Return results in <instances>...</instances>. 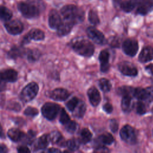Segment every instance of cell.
<instances>
[{
  "label": "cell",
  "mask_w": 153,
  "mask_h": 153,
  "mask_svg": "<svg viewBox=\"0 0 153 153\" xmlns=\"http://www.w3.org/2000/svg\"><path fill=\"white\" fill-rule=\"evenodd\" d=\"M17 8L22 16L27 19H33L39 16L45 10V4L42 0H26L17 4Z\"/></svg>",
  "instance_id": "6da1fadb"
},
{
  "label": "cell",
  "mask_w": 153,
  "mask_h": 153,
  "mask_svg": "<svg viewBox=\"0 0 153 153\" xmlns=\"http://www.w3.org/2000/svg\"><path fill=\"white\" fill-rule=\"evenodd\" d=\"M63 19L73 21L75 24L83 20L84 13L74 5L69 4L63 6L60 10Z\"/></svg>",
  "instance_id": "7a4b0ae2"
},
{
  "label": "cell",
  "mask_w": 153,
  "mask_h": 153,
  "mask_svg": "<svg viewBox=\"0 0 153 153\" xmlns=\"http://www.w3.org/2000/svg\"><path fill=\"white\" fill-rule=\"evenodd\" d=\"M71 47L76 53L84 57H88L94 54V45L91 42L85 39L75 40L72 42Z\"/></svg>",
  "instance_id": "3957f363"
},
{
  "label": "cell",
  "mask_w": 153,
  "mask_h": 153,
  "mask_svg": "<svg viewBox=\"0 0 153 153\" xmlns=\"http://www.w3.org/2000/svg\"><path fill=\"white\" fill-rule=\"evenodd\" d=\"M38 90L39 87L38 84L35 82H31L23 88L20 94V98L25 103L30 102L36 97Z\"/></svg>",
  "instance_id": "277c9868"
},
{
  "label": "cell",
  "mask_w": 153,
  "mask_h": 153,
  "mask_svg": "<svg viewBox=\"0 0 153 153\" xmlns=\"http://www.w3.org/2000/svg\"><path fill=\"white\" fill-rule=\"evenodd\" d=\"M60 109L59 105L53 102H47L42 106L41 112L44 118L51 121L56 118Z\"/></svg>",
  "instance_id": "5b68a950"
},
{
  "label": "cell",
  "mask_w": 153,
  "mask_h": 153,
  "mask_svg": "<svg viewBox=\"0 0 153 153\" xmlns=\"http://www.w3.org/2000/svg\"><path fill=\"white\" fill-rule=\"evenodd\" d=\"M133 96L139 100L150 103L153 100V86L147 87L145 88H134Z\"/></svg>",
  "instance_id": "8992f818"
},
{
  "label": "cell",
  "mask_w": 153,
  "mask_h": 153,
  "mask_svg": "<svg viewBox=\"0 0 153 153\" xmlns=\"http://www.w3.org/2000/svg\"><path fill=\"white\" fill-rule=\"evenodd\" d=\"M120 135L121 139L128 144H134L136 142V136L134 129L129 125L124 126L120 130Z\"/></svg>",
  "instance_id": "52a82bcc"
},
{
  "label": "cell",
  "mask_w": 153,
  "mask_h": 153,
  "mask_svg": "<svg viewBox=\"0 0 153 153\" xmlns=\"http://www.w3.org/2000/svg\"><path fill=\"white\" fill-rule=\"evenodd\" d=\"M4 27L7 31L11 35H17L20 34L24 29L22 22L17 19L8 20L4 23Z\"/></svg>",
  "instance_id": "ba28073f"
},
{
  "label": "cell",
  "mask_w": 153,
  "mask_h": 153,
  "mask_svg": "<svg viewBox=\"0 0 153 153\" xmlns=\"http://www.w3.org/2000/svg\"><path fill=\"white\" fill-rule=\"evenodd\" d=\"M45 38L44 32L39 29H32L29 32L24 36L22 44L25 45L29 44L32 40L33 41H42Z\"/></svg>",
  "instance_id": "9c48e42d"
},
{
  "label": "cell",
  "mask_w": 153,
  "mask_h": 153,
  "mask_svg": "<svg viewBox=\"0 0 153 153\" xmlns=\"http://www.w3.org/2000/svg\"><path fill=\"white\" fill-rule=\"evenodd\" d=\"M122 48L123 51L129 56H134L137 52L139 45L137 41L132 38H128L126 39L123 44Z\"/></svg>",
  "instance_id": "30bf717a"
},
{
  "label": "cell",
  "mask_w": 153,
  "mask_h": 153,
  "mask_svg": "<svg viewBox=\"0 0 153 153\" xmlns=\"http://www.w3.org/2000/svg\"><path fill=\"white\" fill-rule=\"evenodd\" d=\"M88 36L95 43L103 45L106 42V39L104 35L99 30L94 27H88L87 29Z\"/></svg>",
  "instance_id": "8fae6325"
},
{
  "label": "cell",
  "mask_w": 153,
  "mask_h": 153,
  "mask_svg": "<svg viewBox=\"0 0 153 153\" xmlns=\"http://www.w3.org/2000/svg\"><path fill=\"white\" fill-rule=\"evenodd\" d=\"M119 71L124 75L135 76L137 75V68L132 64L127 62H123L118 65Z\"/></svg>",
  "instance_id": "7c38bea8"
},
{
  "label": "cell",
  "mask_w": 153,
  "mask_h": 153,
  "mask_svg": "<svg viewBox=\"0 0 153 153\" xmlns=\"http://www.w3.org/2000/svg\"><path fill=\"white\" fill-rule=\"evenodd\" d=\"M0 78L5 82H14L18 78V73L13 69H4L0 71Z\"/></svg>",
  "instance_id": "4fadbf2b"
},
{
  "label": "cell",
  "mask_w": 153,
  "mask_h": 153,
  "mask_svg": "<svg viewBox=\"0 0 153 153\" xmlns=\"http://www.w3.org/2000/svg\"><path fill=\"white\" fill-rule=\"evenodd\" d=\"M70 94L67 90L62 88H57L50 93L49 97L57 101H64L66 100Z\"/></svg>",
  "instance_id": "5bb4252c"
},
{
  "label": "cell",
  "mask_w": 153,
  "mask_h": 153,
  "mask_svg": "<svg viewBox=\"0 0 153 153\" xmlns=\"http://www.w3.org/2000/svg\"><path fill=\"white\" fill-rule=\"evenodd\" d=\"M62 19L57 10H51L48 14V25L53 29H57L62 23Z\"/></svg>",
  "instance_id": "9a60e30c"
},
{
  "label": "cell",
  "mask_w": 153,
  "mask_h": 153,
  "mask_svg": "<svg viewBox=\"0 0 153 153\" xmlns=\"http://www.w3.org/2000/svg\"><path fill=\"white\" fill-rule=\"evenodd\" d=\"M136 14L145 15L153 8V3L150 0H139L137 5Z\"/></svg>",
  "instance_id": "2e32d148"
},
{
  "label": "cell",
  "mask_w": 153,
  "mask_h": 153,
  "mask_svg": "<svg viewBox=\"0 0 153 153\" xmlns=\"http://www.w3.org/2000/svg\"><path fill=\"white\" fill-rule=\"evenodd\" d=\"M50 142L49 136L47 134H45L40 136L36 140H35L33 143V148L34 151L44 150L48 146L49 143Z\"/></svg>",
  "instance_id": "e0dca14e"
},
{
  "label": "cell",
  "mask_w": 153,
  "mask_h": 153,
  "mask_svg": "<svg viewBox=\"0 0 153 153\" xmlns=\"http://www.w3.org/2000/svg\"><path fill=\"white\" fill-rule=\"evenodd\" d=\"M75 24V23L73 21L63 19L60 26L57 29V34L59 36H65L68 35L71 32Z\"/></svg>",
  "instance_id": "ac0fdd59"
},
{
  "label": "cell",
  "mask_w": 153,
  "mask_h": 153,
  "mask_svg": "<svg viewBox=\"0 0 153 153\" xmlns=\"http://www.w3.org/2000/svg\"><path fill=\"white\" fill-rule=\"evenodd\" d=\"M87 95L92 106H97L100 103L101 100L100 94L98 90L95 87H91L88 90Z\"/></svg>",
  "instance_id": "d6986e66"
},
{
  "label": "cell",
  "mask_w": 153,
  "mask_h": 153,
  "mask_svg": "<svg viewBox=\"0 0 153 153\" xmlns=\"http://www.w3.org/2000/svg\"><path fill=\"white\" fill-rule=\"evenodd\" d=\"M109 53L107 50H103L100 51L99 59L100 62V70L102 72H106L109 69Z\"/></svg>",
  "instance_id": "ffe728a7"
},
{
  "label": "cell",
  "mask_w": 153,
  "mask_h": 153,
  "mask_svg": "<svg viewBox=\"0 0 153 153\" xmlns=\"http://www.w3.org/2000/svg\"><path fill=\"white\" fill-rule=\"evenodd\" d=\"M26 51L27 50L22 46L14 45L8 52L7 56L9 59L16 60L25 55L26 54Z\"/></svg>",
  "instance_id": "44dd1931"
},
{
  "label": "cell",
  "mask_w": 153,
  "mask_h": 153,
  "mask_svg": "<svg viewBox=\"0 0 153 153\" xmlns=\"http://www.w3.org/2000/svg\"><path fill=\"white\" fill-rule=\"evenodd\" d=\"M153 59V47L146 46L143 48L139 56V60L142 63L149 62Z\"/></svg>",
  "instance_id": "7402d4cb"
},
{
  "label": "cell",
  "mask_w": 153,
  "mask_h": 153,
  "mask_svg": "<svg viewBox=\"0 0 153 153\" xmlns=\"http://www.w3.org/2000/svg\"><path fill=\"white\" fill-rule=\"evenodd\" d=\"M26 134L18 128H11L7 132V136L13 142H18L22 141L25 136Z\"/></svg>",
  "instance_id": "603a6c76"
},
{
  "label": "cell",
  "mask_w": 153,
  "mask_h": 153,
  "mask_svg": "<svg viewBox=\"0 0 153 153\" xmlns=\"http://www.w3.org/2000/svg\"><path fill=\"white\" fill-rule=\"evenodd\" d=\"M50 142L53 144L58 145L60 146H66V142L61 133L57 130L53 131L48 134Z\"/></svg>",
  "instance_id": "cb8c5ba5"
},
{
  "label": "cell",
  "mask_w": 153,
  "mask_h": 153,
  "mask_svg": "<svg viewBox=\"0 0 153 153\" xmlns=\"http://www.w3.org/2000/svg\"><path fill=\"white\" fill-rule=\"evenodd\" d=\"M139 1V0H125L121 1L120 7L126 13H129L137 7Z\"/></svg>",
  "instance_id": "d4e9b609"
},
{
  "label": "cell",
  "mask_w": 153,
  "mask_h": 153,
  "mask_svg": "<svg viewBox=\"0 0 153 153\" xmlns=\"http://www.w3.org/2000/svg\"><path fill=\"white\" fill-rule=\"evenodd\" d=\"M27 59L30 62H35L37 61L41 56V51L37 48L27 50L26 54Z\"/></svg>",
  "instance_id": "484cf974"
},
{
  "label": "cell",
  "mask_w": 153,
  "mask_h": 153,
  "mask_svg": "<svg viewBox=\"0 0 153 153\" xmlns=\"http://www.w3.org/2000/svg\"><path fill=\"white\" fill-rule=\"evenodd\" d=\"M121 106L122 110L124 112H130L132 108V102H131V96H123Z\"/></svg>",
  "instance_id": "4316f807"
},
{
  "label": "cell",
  "mask_w": 153,
  "mask_h": 153,
  "mask_svg": "<svg viewBox=\"0 0 153 153\" xmlns=\"http://www.w3.org/2000/svg\"><path fill=\"white\" fill-rule=\"evenodd\" d=\"M13 17L12 11L6 7L0 6V20L2 21H8Z\"/></svg>",
  "instance_id": "83f0119b"
},
{
  "label": "cell",
  "mask_w": 153,
  "mask_h": 153,
  "mask_svg": "<svg viewBox=\"0 0 153 153\" xmlns=\"http://www.w3.org/2000/svg\"><path fill=\"white\" fill-rule=\"evenodd\" d=\"M134 88L130 86H122L117 88V92L118 94L124 96H132L133 95Z\"/></svg>",
  "instance_id": "f1b7e54d"
},
{
  "label": "cell",
  "mask_w": 153,
  "mask_h": 153,
  "mask_svg": "<svg viewBox=\"0 0 153 153\" xmlns=\"http://www.w3.org/2000/svg\"><path fill=\"white\" fill-rule=\"evenodd\" d=\"M81 142L84 144L90 142L92 138V134L91 131L87 128H84L80 132Z\"/></svg>",
  "instance_id": "f546056e"
},
{
  "label": "cell",
  "mask_w": 153,
  "mask_h": 153,
  "mask_svg": "<svg viewBox=\"0 0 153 153\" xmlns=\"http://www.w3.org/2000/svg\"><path fill=\"white\" fill-rule=\"evenodd\" d=\"M36 133L33 130H29L26 134L22 142L26 145H32L35 141Z\"/></svg>",
  "instance_id": "4dcf8cb0"
},
{
  "label": "cell",
  "mask_w": 153,
  "mask_h": 153,
  "mask_svg": "<svg viewBox=\"0 0 153 153\" xmlns=\"http://www.w3.org/2000/svg\"><path fill=\"white\" fill-rule=\"evenodd\" d=\"M86 110V105L84 102L82 101H79L78 104L74 109L75 115L78 118H81L85 114Z\"/></svg>",
  "instance_id": "1f68e13d"
},
{
  "label": "cell",
  "mask_w": 153,
  "mask_h": 153,
  "mask_svg": "<svg viewBox=\"0 0 153 153\" xmlns=\"http://www.w3.org/2000/svg\"><path fill=\"white\" fill-rule=\"evenodd\" d=\"M66 146L71 151H76L80 146V140L76 138H72L66 142Z\"/></svg>",
  "instance_id": "d6a6232c"
},
{
  "label": "cell",
  "mask_w": 153,
  "mask_h": 153,
  "mask_svg": "<svg viewBox=\"0 0 153 153\" xmlns=\"http://www.w3.org/2000/svg\"><path fill=\"white\" fill-rule=\"evenodd\" d=\"M99 140L103 145H111L114 141V137L108 133L101 134L99 137Z\"/></svg>",
  "instance_id": "836d02e7"
},
{
  "label": "cell",
  "mask_w": 153,
  "mask_h": 153,
  "mask_svg": "<svg viewBox=\"0 0 153 153\" xmlns=\"http://www.w3.org/2000/svg\"><path fill=\"white\" fill-rule=\"evenodd\" d=\"M99 85L100 89L104 92H108L111 88L110 81L106 78H101L99 80Z\"/></svg>",
  "instance_id": "e575fe53"
},
{
  "label": "cell",
  "mask_w": 153,
  "mask_h": 153,
  "mask_svg": "<svg viewBox=\"0 0 153 153\" xmlns=\"http://www.w3.org/2000/svg\"><path fill=\"white\" fill-rule=\"evenodd\" d=\"M88 19L89 22L93 25H97L100 22L99 18L98 17V15L96 11H95L93 10H91L89 11L88 15Z\"/></svg>",
  "instance_id": "d590c367"
},
{
  "label": "cell",
  "mask_w": 153,
  "mask_h": 153,
  "mask_svg": "<svg viewBox=\"0 0 153 153\" xmlns=\"http://www.w3.org/2000/svg\"><path fill=\"white\" fill-rule=\"evenodd\" d=\"M79 99L76 97H74L72 99H71L66 104L67 108L70 111H74L75 108L76 107L77 105L79 103Z\"/></svg>",
  "instance_id": "8d00e7d4"
},
{
  "label": "cell",
  "mask_w": 153,
  "mask_h": 153,
  "mask_svg": "<svg viewBox=\"0 0 153 153\" xmlns=\"http://www.w3.org/2000/svg\"><path fill=\"white\" fill-rule=\"evenodd\" d=\"M65 126L66 131L70 133H75L78 128V124L74 121L70 120Z\"/></svg>",
  "instance_id": "74e56055"
},
{
  "label": "cell",
  "mask_w": 153,
  "mask_h": 153,
  "mask_svg": "<svg viewBox=\"0 0 153 153\" xmlns=\"http://www.w3.org/2000/svg\"><path fill=\"white\" fill-rule=\"evenodd\" d=\"M70 117L68 115V113L66 112V111L62 108L60 110V118H59V121L60 123L63 125H65L66 123H68L70 121Z\"/></svg>",
  "instance_id": "f35d334b"
},
{
  "label": "cell",
  "mask_w": 153,
  "mask_h": 153,
  "mask_svg": "<svg viewBox=\"0 0 153 153\" xmlns=\"http://www.w3.org/2000/svg\"><path fill=\"white\" fill-rule=\"evenodd\" d=\"M39 112L38 110L34 107L32 106H28L27 107L25 111H24V114L27 117H36L38 114Z\"/></svg>",
  "instance_id": "ab89813d"
},
{
  "label": "cell",
  "mask_w": 153,
  "mask_h": 153,
  "mask_svg": "<svg viewBox=\"0 0 153 153\" xmlns=\"http://www.w3.org/2000/svg\"><path fill=\"white\" fill-rule=\"evenodd\" d=\"M136 111L137 114L139 115H143L146 112V108L145 103L139 100L136 104Z\"/></svg>",
  "instance_id": "60d3db41"
},
{
  "label": "cell",
  "mask_w": 153,
  "mask_h": 153,
  "mask_svg": "<svg viewBox=\"0 0 153 153\" xmlns=\"http://www.w3.org/2000/svg\"><path fill=\"white\" fill-rule=\"evenodd\" d=\"M109 126H110V128L111 130V131L114 133H115L117 130H118V122L115 119H112L111 121H110V124H109Z\"/></svg>",
  "instance_id": "b9f144b4"
},
{
  "label": "cell",
  "mask_w": 153,
  "mask_h": 153,
  "mask_svg": "<svg viewBox=\"0 0 153 153\" xmlns=\"http://www.w3.org/2000/svg\"><path fill=\"white\" fill-rule=\"evenodd\" d=\"M103 110L108 114H111L113 111V107L109 103H106L103 106Z\"/></svg>",
  "instance_id": "7bdbcfd3"
},
{
  "label": "cell",
  "mask_w": 153,
  "mask_h": 153,
  "mask_svg": "<svg viewBox=\"0 0 153 153\" xmlns=\"http://www.w3.org/2000/svg\"><path fill=\"white\" fill-rule=\"evenodd\" d=\"M17 151L18 152H20V153H29L30 152V149L27 146L24 145L18 146L17 148Z\"/></svg>",
  "instance_id": "ee69618b"
},
{
  "label": "cell",
  "mask_w": 153,
  "mask_h": 153,
  "mask_svg": "<svg viewBox=\"0 0 153 153\" xmlns=\"http://www.w3.org/2000/svg\"><path fill=\"white\" fill-rule=\"evenodd\" d=\"M110 45L112 47H118L119 46V41H118V39L116 38H113L111 39V41L109 42Z\"/></svg>",
  "instance_id": "f6af8a7d"
},
{
  "label": "cell",
  "mask_w": 153,
  "mask_h": 153,
  "mask_svg": "<svg viewBox=\"0 0 153 153\" xmlns=\"http://www.w3.org/2000/svg\"><path fill=\"white\" fill-rule=\"evenodd\" d=\"M8 151V148L6 145L2 143H0V153H5Z\"/></svg>",
  "instance_id": "bcb514c9"
},
{
  "label": "cell",
  "mask_w": 153,
  "mask_h": 153,
  "mask_svg": "<svg viewBox=\"0 0 153 153\" xmlns=\"http://www.w3.org/2000/svg\"><path fill=\"white\" fill-rule=\"evenodd\" d=\"M6 89L5 82L0 78V91H4Z\"/></svg>",
  "instance_id": "7dc6e473"
},
{
  "label": "cell",
  "mask_w": 153,
  "mask_h": 153,
  "mask_svg": "<svg viewBox=\"0 0 153 153\" xmlns=\"http://www.w3.org/2000/svg\"><path fill=\"white\" fill-rule=\"evenodd\" d=\"M44 152H51V153H53V152H60L61 151L59 149H57V148H49L48 149L45 151Z\"/></svg>",
  "instance_id": "c3c4849f"
},
{
  "label": "cell",
  "mask_w": 153,
  "mask_h": 153,
  "mask_svg": "<svg viewBox=\"0 0 153 153\" xmlns=\"http://www.w3.org/2000/svg\"><path fill=\"white\" fill-rule=\"evenodd\" d=\"M145 69L150 72L151 74H153V64H151L148 66H147L146 68H145Z\"/></svg>",
  "instance_id": "681fc988"
},
{
  "label": "cell",
  "mask_w": 153,
  "mask_h": 153,
  "mask_svg": "<svg viewBox=\"0 0 153 153\" xmlns=\"http://www.w3.org/2000/svg\"><path fill=\"white\" fill-rule=\"evenodd\" d=\"M4 137H5V136H4V131H3V128H2V126L0 123V138L4 139Z\"/></svg>",
  "instance_id": "f907efd6"
},
{
  "label": "cell",
  "mask_w": 153,
  "mask_h": 153,
  "mask_svg": "<svg viewBox=\"0 0 153 153\" xmlns=\"http://www.w3.org/2000/svg\"><path fill=\"white\" fill-rule=\"evenodd\" d=\"M121 0H113V4L115 5H120Z\"/></svg>",
  "instance_id": "816d5d0a"
},
{
  "label": "cell",
  "mask_w": 153,
  "mask_h": 153,
  "mask_svg": "<svg viewBox=\"0 0 153 153\" xmlns=\"http://www.w3.org/2000/svg\"><path fill=\"white\" fill-rule=\"evenodd\" d=\"M152 112H153V108H152Z\"/></svg>",
  "instance_id": "f5cc1de1"
}]
</instances>
